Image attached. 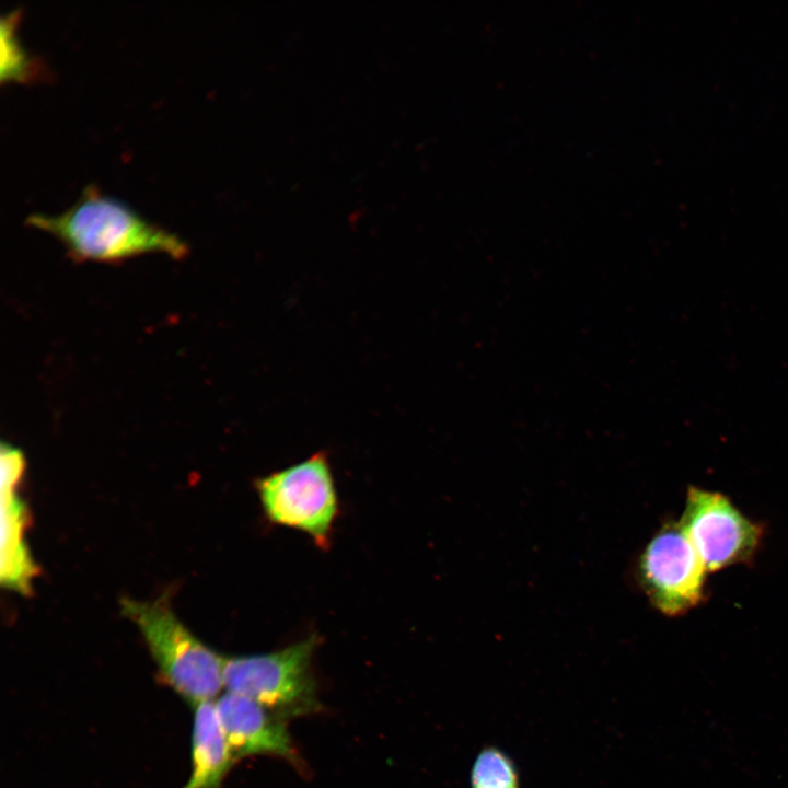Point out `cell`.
I'll list each match as a JSON object with an SVG mask.
<instances>
[{
	"label": "cell",
	"instance_id": "6da1fadb",
	"mask_svg": "<svg viewBox=\"0 0 788 788\" xmlns=\"http://www.w3.org/2000/svg\"><path fill=\"white\" fill-rule=\"evenodd\" d=\"M26 224L58 239L78 262L117 263L150 253L181 259L186 243L123 201L88 185L79 199L58 215L32 213Z\"/></svg>",
	"mask_w": 788,
	"mask_h": 788
},
{
	"label": "cell",
	"instance_id": "7a4b0ae2",
	"mask_svg": "<svg viewBox=\"0 0 788 788\" xmlns=\"http://www.w3.org/2000/svg\"><path fill=\"white\" fill-rule=\"evenodd\" d=\"M121 611L138 626L160 674L184 700L195 706L219 694L225 658L194 636L166 601L123 599Z\"/></svg>",
	"mask_w": 788,
	"mask_h": 788
},
{
	"label": "cell",
	"instance_id": "3957f363",
	"mask_svg": "<svg viewBox=\"0 0 788 788\" xmlns=\"http://www.w3.org/2000/svg\"><path fill=\"white\" fill-rule=\"evenodd\" d=\"M318 642L313 634L279 650L225 658L223 688L286 720L316 712L322 706L312 663Z\"/></svg>",
	"mask_w": 788,
	"mask_h": 788
},
{
	"label": "cell",
	"instance_id": "277c9868",
	"mask_svg": "<svg viewBox=\"0 0 788 788\" xmlns=\"http://www.w3.org/2000/svg\"><path fill=\"white\" fill-rule=\"evenodd\" d=\"M256 490L273 524L305 533L323 549L329 546L339 506L324 453L262 477Z\"/></svg>",
	"mask_w": 788,
	"mask_h": 788
},
{
	"label": "cell",
	"instance_id": "5b68a950",
	"mask_svg": "<svg viewBox=\"0 0 788 788\" xmlns=\"http://www.w3.org/2000/svg\"><path fill=\"white\" fill-rule=\"evenodd\" d=\"M680 523L708 572L753 559L763 528L725 495L692 486Z\"/></svg>",
	"mask_w": 788,
	"mask_h": 788
},
{
	"label": "cell",
	"instance_id": "8992f818",
	"mask_svg": "<svg viewBox=\"0 0 788 788\" xmlns=\"http://www.w3.org/2000/svg\"><path fill=\"white\" fill-rule=\"evenodd\" d=\"M707 573L680 521L664 524L640 556L642 588L668 616L682 615L703 602Z\"/></svg>",
	"mask_w": 788,
	"mask_h": 788
},
{
	"label": "cell",
	"instance_id": "52a82bcc",
	"mask_svg": "<svg viewBox=\"0 0 788 788\" xmlns=\"http://www.w3.org/2000/svg\"><path fill=\"white\" fill-rule=\"evenodd\" d=\"M1 584L27 594L37 575L25 543L28 511L16 487L25 470L23 452L9 443H1Z\"/></svg>",
	"mask_w": 788,
	"mask_h": 788
},
{
	"label": "cell",
	"instance_id": "ba28073f",
	"mask_svg": "<svg viewBox=\"0 0 788 788\" xmlns=\"http://www.w3.org/2000/svg\"><path fill=\"white\" fill-rule=\"evenodd\" d=\"M234 761L250 755H271L300 766L286 719L241 694L227 692L215 703Z\"/></svg>",
	"mask_w": 788,
	"mask_h": 788
},
{
	"label": "cell",
	"instance_id": "9c48e42d",
	"mask_svg": "<svg viewBox=\"0 0 788 788\" xmlns=\"http://www.w3.org/2000/svg\"><path fill=\"white\" fill-rule=\"evenodd\" d=\"M193 769L183 788H221L234 762L212 700L194 706Z\"/></svg>",
	"mask_w": 788,
	"mask_h": 788
},
{
	"label": "cell",
	"instance_id": "30bf717a",
	"mask_svg": "<svg viewBox=\"0 0 788 788\" xmlns=\"http://www.w3.org/2000/svg\"><path fill=\"white\" fill-rule=\"evenodd\" d=\"M20 10H12L0 20V79L4 81L26 82L42 72L38 62L24 49L16 35Z\"/></svg>",
	"mask_w": 788,
	"mask_h": 788
},
{
	"label": "cell",
	"instance_id": "8fae6325",
	"mask_svg": "<svg viewBox=\"0 0 788 788\" xmlns=\"http://www.w3.org/2000/svg\"><path fill=\"white\" fill-rule=\"evenodd\" d=\"M471 788H519L520 780L513 761L495 746L484 748L471 769Z\"/></svg>",
	"mask_w": 788,
	"mask_h": 788
}]
</instances>
